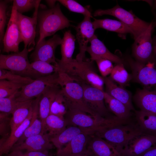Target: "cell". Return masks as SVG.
<instances>
[{
  "label": "cell",
  "mask_w": 156,
  "mask_h": 156,
  "mask_svg": "<svg viewBox=\"0 0 156 156\" xmlns=\"http://www.w3.org/2000/svg\"><path fill=\"white\" fill-rule=\"evenodd\" d=\"M88 114L77 109L69 108L64 118L67 126H77L89 129L93 132V134L99 130L125 123L127 121L115 116L104 118L93 116Z\"/></svg>",
  "instance_id": "6da1fadb"
},
{
  "label": "cell",
  "mask_w": 156,
  "mask_h": 156,
  "mask_svg": "<svg viewBox=\"0 0 156 156\" xmlns=\"http://www.w3.org/2000/svg\"><path fill=\"white\" fill-rule=\"evenodd\" d=\"M141 133L137 124L127 122L99 130L92 135L105 141L118 155L130 139Z\"/></svg>",
  "instance_id": "7a4b0ae2"
},
{
  "label": "cell",
  "mask_w": 156,
  "mask_h": 156,
  "mask_svg": "<svg viewBox=\"0 0 156 156\" xmlns=\"http://www.w3.org/2000/svg\"><path fill=\"white\" fill-rule=\"evenodd\" d=\"M39 37L37 43L58 31L71 26L70 21L62 12L59 4L38 11Z\"/></svg>",
  "instance_id": "3957f363"
},
{
  "label": "cell",
  "mask_w": 156,
  "mask_h": 156,
  "mask_svg": "<svg viewBox=\"0 0 156 156\" xmlns=\"http://www.w3.org/2000/svg\"><path fill=\"white\" fill-rule=\"evenodd\" d=\"M93 61L85 60L73 62L60 69L79 83H83L104 91L103 77L96 72Z\"/></svg>",
  "instance_id": "277c9868"
},
{
  "label": "cell",
  "mask_w": 156,
  "mask_h": 156,
  "mask_svg": "<svg viewBox=\"0 0 156 156\" xmlns=\"http://www.w3.org/2000/svg\"><path fill=\"white\" fill-rule=\"evenodd\" d=\"M58 72L61 92L66 101L68 109H77L92 116H100L90 110L85 104L83 88L80 83L67 73L62 71Z\"/></svg>",
  "instance_id": "5b68a950"
},
{
  "label": "cell",
  "mask_w": 156,
  "mask_h": 156,
  "mask_svg": "<svg viewBox=\"0 0 156 156\" xmlns=\"http://www.w3.org/2000/svg\"><path fill=\"white\" fill-rule=\"evenodd\" d=\"M29 52L27 48H24L18 53L0 54V69L7 70L14 74L32 79L41 77L31 67L28 57Z\"/></svg>",
  "instance_id": "8992f818"
},
{
  "label": "cell",
  "mask_w": 156,
  "mask_h": 156,
  "mask_svg": "<svg viewBox=\"0 0 156 156\" xmlns=\"http://www.w3.org/2000/svg\"><path fill=\"white\" fill-rule=\"evenodd\" d=\"M93 14L94 16L110 15L118 19L130 28L134 40L147 29L151 23L140 19L131 11H127L118 4L112 8L97 10Z\"/></svg>",
  "instance_id": "52a82bcc"
},
{
  "label": "cell",
  "mask_w": 156,
  "mask_h": 156,
  "mask_svg": "<svg viewBox=\"0 0 156 156\" xmlns=\"http://www.w3.org/2000/svg\"><path fill=\"white\" fill-rule=\"evenodd\" d=\"M58 72L38 78L27 84L24 85L16 93V99L18 102L32 99L41 94L49 86L60 85Z\"/></svg>",
  "instance_id": "ba28073f"
},
{
  "label": "cell",
  "mask_w": 156,
  "mask_h": 156,
  "mask_svg": "<svg viewBox=\"0 0 156 156\" xmlns=\"http://www.w3.org/2000/svg\"><path fill=\"white\" fill-rule=\"evenodd\" d=\"M153 28L151 23L147 29L135 40L133 45V55L136 60L147 64L155 63V47L151 37Z\"/></svg>",
  "instance_id": "9c48e42d"
},
{
  "label": "cell",
  "mask_w": 156,
  "mask_h": 156,
  "mask_svg": "<svg viewBox=\"0 0 156 156\" xmlns=\"http://www.w3.org/2000/svg\"><path fill=\"white\" fill-rule=\"evenodd\" d=\"M40 0H38L31 17L17 13V20L24 47L30 51L34 49L35 45L36 28L37 23L38 9Z\"/></svg>",
  "instance_id": "30bf717a"
},
{
  "label": "cell",
  "mask_w": 156,
  "mask_h": 156,
  "mask_svg": "<svg viewBox=\"0 0 156 156\" xmlns=\"http://www.w3.org/2000/svg\"><path fill=\"white\" fill-rule=\"evenodd\" d=\"M126 60L131 70V80L146 87L155 85L156 70L154 67L155 63H142L130 57H127Z\"/></svg>",
  "instance_id": "8fae6325"
},
{
  "label": "cell",
  "mask_w": 156,
  "mask_h": 156,
  "mask_svg": "<svg viewBox=\"0 0 156 156\" xmlns=\"http://www.w3.org/2000/svg\"><path fill=\"white\" fill-rule=\"evenodd\" d=\"M79 83L83 88L84 101L89 108L102 117H111L105 103L104 91L84 83Z\"/></svg>",
  "instance_id": "7c38bea8"
},
{
  "label": "cell",
  "mask_w": 156,
  "mask_h": 156,
  "mask_svg": "<svg viewBox=\"0 0 156 156\" xmlns=\"http://www.w3.org/2000/svg\"><path fill=\"white\" fill-rule=\"evenodd\" d=\"M62 38L57 34H55L48 40L43 39L37 44L30 58L33 62L40 60L57 66L55 52L57 46L60 45Z\"/></svg>",
  "instance_id": "4fadbf2b"
},
{
  "label": "cell",
  "mask_w": 156,
  "mask_h": 156,
  "mask_svg": "<svg viewBox=\"0 0 156 156\" xmlns=\"http://www.w3.org/2000/svg\"><path fill=\"white\" fill-rule=\"evenodd\" d=\"M17 13L13 3L10 18L3 39L4 52H19V44L23 42L17 20Z\"/></svg>",
  "instance_id": "5bb4252c"
},
{
  "label": "cell",
  "mask_w": 156,
  "mask_h": 156,
  "mask_svg": "<svg viewBox=\"0 0 156 156\" xmlns=\"http://www.w3.org/2000/svg\"><path fill=\"white\" fill-rule=\"evenodd\" d=\"M156 136L143 133L131 138L119 153V156H138L156 145Z\"/></svg>",
  "instance_id": "9a60e30c"
},
{
  "label": "cell",
  "mask_w": 156,
  "mask_h": 156,
  "mask_svg": "<svg viewBox=\"0 0 156 156\" xmlns=\"http://www.w3.org/2000/svg\"><path fill=\"white\" fill-rule=\"evenodd\" d=\"M91 17L84 16L83 20L75 27L76 38L79 47V52L77 55L76 60L81 61L84 60L88 42L94 35V31Z\"/></svg>",
  "instance_id": "2e32d148"
},
{
  "label": "cell",
  "mask_w": 156,
  "mask_h": 156,
  "mask_svg": "<svg viewBox=\"0 0 156 156\" xmlns=\"http://www.w3.org/2000/svg\"><path fill=\"white\" fill-rule=\"evenodd\" d=\"M53 148L50 138L47 133H41L26 139L22 143L15 144L10 152L21 151L24 150L27 152L48 151Z\"/></svg>",
  "instance_id": "e0dca14e"
},
{
  "label": "cell",
  "mask_w": 156,
  "mask_h": 156,
  "mask_svg": "<svg viewBox=\"0 0 156 156\" xmlns=\"http://www.w3.org/2000/svg\"><path fill=\"white\" fill-rule=\"evenodd\" d=\"M90 45L88 46L86 51L90 56V60L92 61L101 58L109 60L117 64L125 63L124 60L110 52L103 43L95 35L89 41Z\"/></svg>",
  "instance_id": "ac0fdd59"
},
{
  "label": "cell",
  "mask_w": 156,
  "mask_h": 156,
  "mask_svg": "<svg viewBox=\"0 0 156 156\" xmlns=\"http://www.w3.org/2000/svg\"><path fill=\"white\" fill-rule=\"evenodd\" d=\"M85 153L89 156H118L114 149L105 141L91 135Z\"/></svg>",
  "instance_id": "d6986e66"
},
{
  "label": "cell",
  "mask_w": 156,
  "mask_h": 156,
  "mask_svg": "<svg viewBox=\"0 0 156 156\" xmlns=\"http://www.w3.org/2000/svg\"><path fill=\"white\" fill-rule=\"evenodd\" d=\"M90 135L87 133L79 134L63 148L57 150L56 156H75L85 153Z\"/></svg>",
  "instance_id": "ffe728a7"
},
{
  "label": "cell",
  "mask_w": 156,
  "mask_h": 156,
  "mask_svg": "<svg viewBox=\"0 0 156 156\" xmlns=\"http://www.w3.org/2000/svg\"><path fill=\"white\" fill-rule=\"evenodd\" d=\"M61 88L59 86H49L43 92L39 102V117L41 121L42 133L45 132V120L50 114L51 104Z\"/></svg>",
  "instance_id": "44dd1931"
},
{
  "label": "cell",
  "mask_w": 156,
  "mask_h": 156,
  "mask_svg": "<svg viewBox=\"0 0 156 156\" xmlns=\"http://www.w3.org/2000/svg\"><path fill=\"white\" fill-rule=\"evenodd\" d=\"M133 99L141 110L156 114V92L148 88L138 89Z\"/></svg>",
  "instance_id": "7402d4cb"
},
{
  "label": "cell",
  "mask_w": 156,
  "mask_h": 156,
  "mask_svg": "<svg viewBox=\"0 0 156 156\" xmlns=\"http://www.w3.org/2000/svg\"><path fill=\"white\" fill-rule=\"evenodd\" d=\"M103 77L106 88L105 92L122 102L131 111L134 110L131 92L123 87L118 86L110 77Z\"/></svg>",
  "instance_id": "603a6c76"
},
{
  "label": "cell",
  "mask_w": 156,
  "mask_h": 156,
  "mask_svg": "<svg viewBox=\"0 0 156 156\" xmlns=\"http://www.w3.org/2000/svg\"><path fill=\"white\" fill-rule=\"evenodd\" d=\"M75 38L70 30L66 31L64 34L60 44L61 58L57 59L58 66L61 69L74 60L73 55L75 48Z\"/></svg>",
  "instance_id": "cb8c5ba5"
},
{
  "label": "cell",
  "mask_w": 156,
  "mask_h": 156,
  "mask_svg": "<svg viewBox=\"0 0 156 156\" xmlns=\"http://www.w3.org/2000/svg\"><path fill=\"white\" fill-rule=\"evenodd\" d=\"M41 94L33 100L32 103V116L29 125L15 144H20L29 137L39 134L42 132V127L39 116V102Z\"/></svg>",
  "instance_id": "d4e9b609"
},
{
  "label": "cell",
  "mask_w": 156,
  "mask_h": 156,
  "mask_svg": "<svg viewBox=\"0 0 156 156\" xmlns=\"http://www.w3.org/2000/svg\"><path fill=\"white\" fill-rule=\"evenodd\" d=\"M83 133H87L90 135L93 134L89 129L70 126L58 135L50 138V140L58 150L65 146L77 135Z\"/></svg>",
  "instance_id": "484cf974"
},
{
  "label": "cell",
  "mask_w": 156,
  "mask_h": 156,
  "mask_svg": "<svg viewBox=\"0 0 156 156\" xmlns=\"http://www.w3.org/2000/svg\"><path fill=\"white\" fill-rule=\"evenodd\" d=\"M137 124L142 133L156 136V114L135 111Z\"/></svg>",
  "instance_id": "4316f807"
},
{
  "label": "cell",
  "mask_w": 156,
  "mask_h": 156,
  "mask_svg": "<svg viewBox=\"0 0 156 156\" xmlns=\"http://www.w3.org/2000/svg\"><path fill=\"white\" fill-rule=\"evenodd\" d=\"M32 113V105L29 115L23 122L7 138L0 148V156L8 154L29 125Z\"/></svg>",
  "instance_id": "83f0119b"
},
{
  "label": "cell",
  "mask_w": 156,
  "mask_h": 156,
  "mask_svg": "<svg viewBox=\"0 0 156 156\" xmlns=\"http://www.w3.org/2000/svg\"><path fill=\"white\" fill-rule=\"evenodd\" d=\"M92 22L95 30L101 28L116 32L120 36L125 35L128 33H130L132 35L130 28L121 21L109 19H98L94 18V21Z\"/></svg>",
  "instance_id": "f1b7e54d"
},
{
  "label": "cell",
  "mask_w": 156,
  "mask_h": 156,
  "mask_svg": "<svg viewBox=\"0 0 156 156\" xmlns=\"http://www.w3.org/2000/svg\"><path fill=\"white\" fill-rule=\"evenodd\" d=\"M32 99L19 102L12 114L9 123L10 133H12L28 116L32 106Z\"/></svg>",
  "instance_id": "f546056e"
},
{
  "label": "cell",
  "mask_w": 156,
  "mask_h": 156,
  "mask_svg": "<svg viewBox=\"0 0 156 156\" xmlns=\"http://www.w3.org/2000/svg\"><path fill=\"white\" fill-rule=\"evenodd\" d=\"M104 101L108 110L118 118L128 120L131 116V110L122 102L104 92Z\"/></svg>",
  "instance_id": "4dcf8cb0"
},
{
  "label": "cell",
  "mask_w": 156,
  "mask_h": 156,
  "mask_svg": "<svg viewBox=\"0 0 156 156\" xmlns=\"http://www.w3.org/2000/svg\"><path fill=\"white\" fill-rule=\"evenodd\" d=\"M64 118L53 114H49L46 118L45 123V132L49 138L60 133L67 127Z\"/></svg>",
  "instance_id": "1f68e13d"
},
{
  "label": "cell",
  "mask_w": 156,
  "mask_h": 156,
  "mask_svg": "<svg viewBox=\"0 0 156 156\" xmlns=\"http://www.w3.org/2000/svg\"><path fill=\"white\" fill-rule=\"evenodd\" d=\"M109 77L123 87L128 85L132 79L131 75L128 73L122 64H117L114 67Z\"/></svg>",
  "instance_id": "d6a6232c"
},
{
  "label": "cell",
  "mask_w": 156,
  "mask_h": 156,
  "mask_svg": "<svg viewBox=\"0 0 156 156\" xmlns=\"http://www.w3.org/2000/svg\"><path fill=\"white\" fill-rule=\"evenodd\" d=\"M68 109L66 101L60 90L52 103L50 114L54 115L64 119Z\"/></svg>",
  "instance_id": "836d02e7"
},
{
  "label": "cell",
  "mask_w": 156,
  "mask_h": 156,
  "mask_svg": "<svg viewBox=\"0 0 156 156\" xmlns=\"http://www.w3.org/2000/svg\"><path fill=\"white\" fill-rule=\"evenodd\" d=\"M30 65L33 70L41 77L51 75L59 70L58 65H53L40 60L34 61L30 63Z\"/></svg>",
  "instance_id": "e575fe53"
},
{
  "label": "cell",
  "mask_w": 156,
  "mask_h": 156,
  "mask_svg": "<svg viewBox=\"0 0 156 156\" xmlns=\"http://www.w3.org/2000/svg\"><path fill=\"white\" fill-rule=\"evenodd\" d=\"M18 91L9 96L0 99V112L8 114H12L19 102L16 99Z\"/></svg>",
  "instance_id": "d590c367"
},
{
  "label": "cell",
  "mask_w": 156,
  "mask_h": 156,
  "mask_svg": "<svg viewBox=\"0 0 156 156\" xmlns=\"http://www.w3.org/2000/svg\"><path fill=\"white\" fill-rule=\"evenodd\" d=\"M58 1L70 11L80 13L84 16H88L91 18L92 16L90 11L77 1L73 0H59Z\"/></svg>",
  "instance_id": "8d00e7d4"
},
{
  "label": "cell",
  "mask_w": 156,
  "mask_h": 156,
  "mask_svg": "<svg viewBox=\"0 0 156 156\" xmlns=\"http://www.w3.org/2000/svg\"><path fill=\"white\" fill-rule=\"evenodd\" d=\"M5 79L14 83L25 84H28L34 81L29 77L21 76L9 71L0 69V80Z\"/></svg>",
  "instance_id": "74e56055"
},
{
  "label": "cell",
  "mask_w": 156,
  "mask_h": 156,
  "mask_svg": "<svg viewBox=\"0 0 156 156\" xmlns=\"http://www.w3.org/2000/svg\"><path fill=\"white\" fill-rule=\"evenodd\" d=\"M13 1L16 6L17 12L22 14L33 8H35L38 0H14Z\"/></svg>",
  "instance_id": "f35d334b"
},
{
  "label": "cell",
  "mask_w": 156,
  "mask_h": 156,
  "mask_svg": "<svg viewBox=\"0 0 156 156\" xmlns=\"http://www.w3.org/2000/svg\"><path fill=\"white\" fill-rule=\"evenodd\" d=\"M95 61L102 77H106L110 74L114 68L111 61L102 58L97 59Z\"/></svg>",
  "instance_id": "ab89813d"
},
{
  "label": "cell",
  "mask_w": 156,
  "mask_h": 156,
  "mask_svg": "<svg viewBox=\"0 0 156 156\" xmlns=\"http://www.w3.org/2000/svg\"><path fill=\"white\" fill-rule=\"evenodd\" d=\"M8 1H0V36L3 40L6 23L7 4Z\"/></svg>",
  "instance_id": "60d3db41"
},
{
  "label": "cell",
  "mask_w": 156,
  "mask_h": 156,
  "mask_svg": "<svg viewBox=\"0 0 156 156\" xmlns=\"http://www.w3.org/2000/svg\"><path fill=\"white\" fill-rule=\"evenodd\" d=\"M24 85L17 83L12 86L0 88V99L11 96L18 91Z\"/></svg>",
  "instance_id": "b9f144b4"
},
{
  "label": "cell",
  "mask_w": 156,
  "mask_h": 156,
  "mask_svg": "<svg viewBox=\"0 0 156 156\" xmlns=\"http://www.w3.org/2000/svg\"><path fill=\"white\" fill-rule=\"evenodd\" d=\"M6 156H49L48 151L44 152L31 151L23 153L21 151H13Z\"/></svg>",
  "instance_id": "7bdbcfd3"
},
{
  "label": "cell",
  "mask_w": 156,
  "mask_h": 156,
  "mask_svg": "<svg viewBox=\"0 0 156 156\" xmlns=\"http://www.w3.org/2000/svg\"><path fill=\"white\" fill-rule=\"evenodd\" d=\"M138 156H156V146L154 145Z\"/></svg>",
  "instance_id": "ee69618b"
},
{
  "label": "cell",
  "mask_w": 156,
  "mask_h": 156,
  "mask_svg": "<svg viewBox=\"0 0 156 156\" xmlns=\"http://www.w3.org/2000/svg\"><path fill=\"white\" fill-rule=\"evenodd\" d=\"M7 129V122L0 124V135L6 137Z\"/></svg>",
  "instance_id": "f6af8a7d"
},
{
  "label": "cell",
  "mask_w": 156,
  "mask_h": 156,
  "mask_svg": "<svg viewBox=\"0 0 156 156\" xmlns=\"http://www.w3.org/2000/svg\"><path fill=\"white\" fill-rule=\"evenodd\" d=\"M16 83H17L5 80H0V88L12 86L15 84Z\"/></svg>",
  "instance_id": "bcb514c9"
},
{
  "label": "cell",
  "mask_w": 156,
  "mask_h": 156,
  "mask_svg": "<svg viewBox=\"0 0 156 156\" xmlns=\"http://www.w3.org/2000/svg\"><path fill=\"white\" fill-rule=\"evenodd\" d=\"M8 114L3 113H0V124L6 122L8 119Z\"/></svg>",
  "instance_id": "7dc6e473"
},
{
  "label": "cell",
  "mask_w": 156,
  "mask_h": 156,
  "mask_svg": "<svg viewBox=\"0 0 156 156\" xmlns=\"http://www.w3.org/2000/svg\"><path fill=\"white\" fill-rule=\"evenodd\" d=\"M46 1L51 8L53 7L55 5V2L57 1L56 0H46Z\"/></svg>",
  "instance_id": "c3c4849f"
},
{
  "label": "cell",
  "mask_w": 156,
  "mask_h": 156,
  "mask_svg": "<svg viewBox=\"0 0 156 156\" xmlns=\"http://www.w3.org/2000/svg\"><path fill=\"white\" fill-rule=\"evenodd\" d=\"M7 138L6 137H3L0 139V148L5 141Z\"/></svg>",
  "instance_id": "681fc988"
},
{
  "label": "cell",
  "mask_w": 156,
  "mask_h": 156,
  "mask_svg": "<svg viewBox=\"0 0 156 156\" xmlns=\"http://www.w3.org/2000/svg\"><path fill=\"white\" fill-rule=\"evenodd\" d=\"M75 156H89L85 153L76 155Z\"/></svg>",
  "instance_id": "f907efd6"
},
{
  "label": "cell",
  "mask_w": 156,
  "mask_h": 156,
  "mask_svg": "<svg viewBox=\"0 0 156 156\" xmlns=\"http://www.w3.org/2000/svg\"><path fill=\"white\" fill-rule=\"evenodd\" d=\"M2 39L1 38V37L0 36V42L1 41V40H2ZM1 51V49H0V52Z\"/></svg>",
  "instance_id": "816d5d0a"
}]
</instances>
